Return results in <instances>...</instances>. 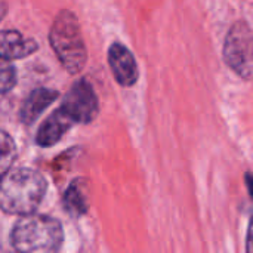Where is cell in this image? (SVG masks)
Listing matches in <instances>:
<instances>
[{
  "label": "cell",
  "instance_id": "obj_1",
  "mask_svg": "<svg viewBox=\"0 0 253 253\" xmlns=\"http://www.w3.org/2000/svg\"><path fill=\"white\" fill-rule=\"evenodd\" d=\"M47 190L44 176L28 168L9 169L0 178V209L10 215H33Z\"/></svg>",
  "mask_w": 253,
  "mask_h": 253
},
{
  "label": "cell",
  "instance_id": "obj_2",
  "mask_svg": "<svg viewBox=\"0 0 253 253\" xmlns=\"http://www.w3.org/2000/svg\"><path fill=\"white\" fill-rule=\"evenodd\" d=\"M62 242L61 222L46 215L22 216L10 233V243L18 253H58Z\"/></svg>",
  "mask_w": 253,
  "mask_h": 253
},
{
  "label": "cell",
  "instance_id": "obj_3",
  "mask_svg": "<svg viewBox=\"0 0 253 253\" xmlns=\"http://www.w3.org/2000/svg\"><path fill=\"white\" fill-rule=\"evenodd\" d=\"M49 42L61 64L70 74H76L83 70L87 52L79 19L71 10H61L56 15L50 27Z\"/></svg>",
  "mask_w": 253,
  "mask_h": 253
},
{
  "label": "cell",
  "instance_id": "obj_4",
  "mask_svg": "<svg viewBox=\"0 0 253 253\" xmlns=\"http://www.w3.org/2000/svg\"><path fill=\"white\" fill-rule=\"evenodd\" d=\"M252 30L248 22H236L225 39L224 44V58L228 67L233 68L243 79L252 77Z\"/></svg>",
  "mask_w": 253,
  "mask_h": 253
},
{
  "label": "cell",
  "instance_id": "obj_5",
  "mask_svg": "<svg viewBox=\"0 0 253 253\" xmlns=\"http://www.w3.org/2000/svg\"><path fill=\"white\" fill-rule=\"evenodd\" d=\"M98 98L92 84L80 79L77 80L67 95L64 96L61 110L74 123H90L98 114Z\"/></svg>",
  "mask_w": 253,
  "mask_h": 253
},
{
  "label": "cell",
  "instance_id": "obj_6",
  "mask_svg": "<svg viewBox=\"0 0 253 253\" xmlns=\"http://www.w3.org/2000/svg\"><path fill=\"white\" fill-rule=\"evenodd\" d=\"M108 62L114 79L122 86H132L138 80V65L132 52L120 44L113 43L108 49Z\"/></svg>",
  "mask_w": 253,
  "mask_h": 253
},
{
  "label": "cell",
  "instance_id": "obj_7",
  "mask_svg": "<svg viewBox=\"0 0 253 253\" xmlns=\"http://www.w3.org/2000/svg\"><path fill=\"white\" fill-rule=\"evenodd\" d=\"M37 43L33 39L24 37L15 30H0V58L16 59L24 58L37 50Z\"/></svg>",
  "mask_w": 253,
  "mask_h": 253
},
{
  "label": "cell",
  "instance_id": "obj_8",
  "mask_svg": "<svg viewBox=\"0 0 253 253\" xmlns=\"http://www.w3.org/2000/svg\"><path fill=\"white\" fill-rule=\"evenodd\" d=\"M71 119L59 108L42 123L36 135V142L40 147H52L62 138V135L71 127Z\"/></svg>",
  "mask_w": 253,
  "mask_h": 253
},
{
  "label": "cell",
  "instance_id": "obj_9",
  "mask_svg": "<svg viewBox=\"0 0 253 253\" xmlns=\"http://www.w3.org/2000/svg\"><path fill=\"white\" fill-rule=\"evenodd\" d=\"M58 92L47 89V87H40L33 90L24 101L19 116H21V122L24 125H31L34 123L40 114L58 98Z\"/></svg>",
  "mask_w": 253,
  "mask_h": 253
},
{
  "label": "cell",
  "instance_id": "obj_10",
  "mask_svg": "<svg viewBox=\"0 0 253 253\" xmlns=\"http://www.w3.org/2000/svg\"><path fill=\"white\" fill-rule=\"evenodd\" d=\"M62 202H64V209L71 216H83L87 212L86 197L83 196V193L79 188V184L77 182H73L65 190L64 197H62Z\"/></svg>",
  "mask_w": 253,
  "mask_h": 253
},
{
  "label": "cell",
  "instance_id": "obj_11",
  "mask_svg": "<svg viewBox=\"0 0 253 253\" xmlns=\"http://www.w3.org/2000/svg\"><path fill=\"white\" fill-rule=\"evenodd\" d=\"M16 157V145L10 135L0 130V176L4 175Z\"/></svg>",
  "mask_w": 253,
  "mask_h": 253
},
{
  "label": "cell",
  "instance_id": "obj_12",
  "mask_svg": "<svg viewBox=\"0 0 253 253\" xmlns=\"http://www.w3.org/2000/svg\"><path fill=\"white\" fill-rule=\"evenodd\" d=\"M16 84V70L7 59L0 58V93H6Z\"/></svg>",
  "mask_w": 253,
  "mask_h": 253
},
{
  "label": "cell",
  "instance_id": "obj_13",
  "mask_svg": "<svg viewBox=\"0 0 253 253\" xmlns=\"http://www.w3.org/2000/svg\"><path fill=\"white\" fill-rule=\"evenodd\" d=\"M6 10H7V4H6L4 1H0V21L4 18V15H6Z\"/></svg>",
  "mask_w": 253,
  "mask_h": 253
}]
</instances>
